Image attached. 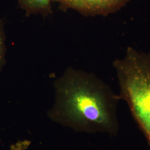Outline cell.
Masks as SVG:
<instances>
[{"label":"cell","instance_id":"7a4b0ae2","mask_svg":"<svg viewBox=\"0 0 150 150\" xmlns=\"http://www.w3.org/2000/svg\"><path fill=\"white\" fill-rule=\"evenodd\" d=\"M112 65L120 99L127 103L150 147V53L128 47L123 57Z\"/></svg>","mask_w":150,"mask_h":150},{"label":"cell","instance_id":"6da1fadb","mask_svg":"<svg viewBox=\"0 0 150 150\" xmlns=\"http://www.w3.org/2000/svg\"><path fill=\"white\" fill-rule=\"evenodd\" d=\"M52 121L76 132L112 136L120 129L119 95L96 75L69 67L54 81Z\"/></svg>","mask_w":150,"mask_h":150},{"label":"cell","instance_id":"5b68a950","mask_svg":"<svg viewBox=\"0 0 150 150\" xmlns=\"http://www.w3.org/2000/svg\"><path fill=\"white\" fill-rule=\"evenodd\" d=\"M6 35L4 22L0 18V73L6 64Z\"/></svg>","mask_w":150,"mask_h":150},{"label":"cell","instance_id":"3957f363","mask_svg":"<svg viewBox=\"0 0 150 150\" xmlns=\"http://www.w3.org/2000/svg\"><path fill=\"white\" fill-rule=\"evenodd\" d=\"M66 9L86 16H107L121 10L128 0H52Z\"/></svg>","mask_w":150,"mask_h":150},{"label":"cell","instance_id":"277c9868","mask_svg":"<svg viewBox=\"0 0 150 150\" xmlns=\"http://www.w3.org/2000/svg\"><path fill=\"white\" fill-rule=\"evenodd\" d=\"M18 2L28 16L37 14L45 16L52 13V0H18Z\"/></svg>","mask_w":150,"mask_h":150},{"label":"cell","instance_id":"8992f818","mask_svg":"<svg viewBox=\"0 0 150 150\" xmlns=\"http://www.w3.org/2000/svg\"><path fill=\"white\" fill-rule=\"evenodd\" d=\"M30 141L28 140L19 141L10 147V150H26L30 145Z\"/></svg>","mask_w":150,"mask_h":150}]
</instances>
